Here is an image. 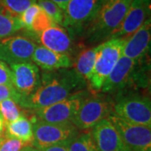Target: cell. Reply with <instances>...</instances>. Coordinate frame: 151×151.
Returning <instances> with one entry per match:
<instances>
[{
    "label": "cell",
    "instance_id": "cell-32",
    "mask_svg": "<svg viewBox=\"0 0 151 151\" xmlns=\"http://www.w3.org/2000/svg\"><path fill=\"white\" fill-rule=\"evenodd\" d=\"M21 151H40L39 150H37L36 148L33 147L31 145H28L26 147H24Z\"/></svg>",
    "mask_w": 151,
    "mask_h": 151
},
{
    "label": "cell",
    "instance_id": "cell-1",
    "mask_svg": "<svg viewBox=\"0 0 151 151\" xmlns=\"http://www.w3.org/2000/svg\"><path fill=\"white\" fill-rule=\"evenodd\" d=\"M85 81L73 70L44 71L35 91L19 102L21 108L36 110L64 100L81 91Z\"/></svg>",
    "mask_w": 151,
    "mask_h": 151
},
{
    "label": "cell",
    "instance_id": "cell-33",
    "mask_svg": "<svg viewBox=\"0 0 151 151\" xmlns=\"http://www.w3.org/2000/svg\"><path fill=\"white\" fill-rule=\"evenodd\" d=\"M4 130V122L2 117H0V135L3 134Z\"/></svg>",
    "mask_w": 151,
    "mask_h": 151
},
{
    "label": "cell",
    "instance_id": "cell-5",
    "mask_svg": "<svg viewBox=\"0 0 151 151\" xmlns=\"http://www.w3.org/2000/svg\"><path fill=\"white\" fill-rule=\"evenodd\" d=\"M114 100L106 95H92L86 97L72 120L77 129H92L101 120L113 113Z\"/></svg>",
    "mask_w": 151,
    "mask_h": 151
},
{
    "label": "cell",
    "instance_id": "cell-17",
    "mask_svg": "<svg viewBox=\"0 0 151 151\" xmlns=\"http://www.w3.org/2000/svg\"><path fill=\"white\" fill-rule=\"evenodd\" d=\"M34 64L45 71L68 69L72 66V57L65 54L52 51L42 45H37L31 59Z\"/></svg>",
    "mask_w": 151,
    "mask_h": 151
},
{
    "label": "cell",
    "instance_id": "cell-34",
    "mask_svg": "<svg viewBox=\"0 0 151 151\" xmlns=\"http://www.w3.org/2000/svg\"><path fill=\"white\" fill-rule=\"evenodd\" d=\"M1 135H2V134H1ZM1 135H0V139H1Z\"/></svg>",
    "mask_w": 151,
    "mask_h": 151
},
{
    "label": "cell",
    "instance_id": "cell-3",
    "mask_svg": "<svg viewBox=\"0 0 151 151\" xmlns=\"http://www.w3.org/2000/svg\"><path fill=\"white\" fill-rule=\"evenodd\" d=\"M113 114L130 124L151 127L150 99L134 92L118 93L114 101Z\"/></svg>",
    "mask_w": 151,
    "mask_h": 151
},
{
    "label": "cell",
    "instance_id": "cell-12",
    "mask_svg": "<svg viewBox=\"0 0 151 151\" xmlns=\"http://www.w3.org/2000/svg\"><path fill=\"white\" fill-rule=\"evenodd\" d=\"M150 0H133L122 23L108 40L129 36L150 18Z\"/></svg>",
    "mask_w": 151,
    "mask_h": 151
},
{
    "label": "cell",
    "instance_id": "cell-18",
    "mask_svg": "<svg viewBox=\"0 0 151 151\" xmlns=\"http://www.w3.org/2000/svg\"><path fill=\"white\" fill-rule=\"evenodd\" d=\"M34 123L27 116H21L19 119L4 124V134L9 138H14L25 142L31 145L34 137Z\"/></svg>",
    "mask_w": 151,
    "mask_h": 151
},
{
    "label": "cell",
    "instance_id": "cell-35",
    "mask_svg": "<svg viewBox=\"0 0 151 151\" xmlns=\"http://www.w3.org/2000/svg\"><path fill=\"white\" fill-rule=\"evenodd\" d=\"M0 117H1V114H0Z\"/></svg>",
    "mask_w": 151,
    "mask_h": 151
},
{
    "label": "cell",
    "instance_id": "cell-2",
    "mask_svg": "<svg viewBox=\"0 0 151 151\" xmlns=\"http://www.w3.org/2000/svg\"><path fill=\"white\" fill-rule=\"evenodd\" d=\"M133 0H102L100 8L92 21L85 29L90 43L108 40L126 15Z\"/></svg>",
    "mask_w": 151,
    "mask_h": 151
},
{
    "label": "cell",
    "instance_id": "cell-22",
    "mask_svg": "<svg viewBox=\"0 0 151 151\" xmlns=\"http://www.w3.org/2000/svg\"><path fill=\"white\" fill-rule=\"evenodd\" d=\"M68 151H98L90 133L77 135L70 141Z\"/></svg>",
    "mask_w": 151,
    "mask_h": 151
},
{
    "label": "cell",
    "instance_id": "cell-24",
    "mask_svg": "<svg viewBox=\"0 0 151 151\" xmlns=\"http://www.w3.org/2000/svg\"><path fill=\"white\" fill-rule=\"evenodd\" d=\"M55 24H55L53 20L50 19V17L42 9H40V10L38 12V14L33 20L30 32L33 33L35 35H37L38 34L41 33L45 29L51 27Z\"/></svg>",
    "mask_w": 151,
    "mask_h": 151
},
{
    "label": "cell",
    "instance_id": "cell-14",
    "mask_svg": "<svg viewBox=\"0 0 151 151\" xmlns=\"http://www.w3.org/2000/svg\"><path fill=\"white\" fill-rule=\"evenodd\" d=\"M151 42V19L149 18L136 31L126 37L122 55L141 61L150 53Z\"/></svg>",
    "mask_w": 151,
    "mask_h": 151
},
{
    "label": "cell",
    "instance_id": "cell-11",
    "mask_svg": "<svg viewBox=\"0 0 151 151\" xmlns=\"http://www.w3.org/2000/svg\"><path fill=\"white\" fill-rule=\"evenodd\" d=\"M108 118L129 150L151 151V127L130 124L113 113Z\"/></svg>",
    "mask_w": 151,
    "mask_h": 151
},
{
    "label": "cell",
    "instance_id": "cell-20",
    "mask_svg": "<svg viewBox=\"0 0 151 151\" xmlns=\"http://www.w3.org/2000/svg\"><path fill=\"white\" fill-rule=\"evenodd\" d=\"M23 29L19 18L0 4V40L10 37Z\"/></svg>",
    "mask_w": 151,
    "mask_h": 151
},
{
    "label": "cell",
    "instance_id": "cell-9",
    "mask_svg": "<svg viewBox=\"0 0 151 151\" xmlns=\"http://www.w3.org/2000/svg\"><path fill=\"white\" fill-rule=\"evenodd\" d=\"M37 46L36 41L29 32L12 35L0 40V60L9 65L29 62Z\"/></svg>",
    "mask_w": 151,
    "mask_h": 151
},
{
    "label": "cell",
    "instance_id": "cell-27",
    "mask_svg": "<svg viewBox=\"0 0 151 151\" xmlns=\"http://www.w3.org/2000/svg\"><path fill=\"white\" fill-rule=\"evenodd\" d=\"M28 145H29L19 139L9 138L3 134L1 135L0 151H21Z\"/></svg>",
    "mask_w": 151,
    "mask_h": 151
},
{
    "label": "cell",
    "instance_id": "cell-15",
    "mask_svg": "<svg viewBox=\"0 0 151 151\" xmlns=\"http://www.w3.org/2000/svg\"><path fill=\"white\" fill-rule=\"evenodd\" d=\"M35 41L52 51L71 56L75 45L72 35L65 28L55 24L35 35Z\"/></svg>",
    "mask_w": 151,
    "mask_h": 151
},
{
    "label": "cell",
    "instance_id": "cell-16",
    "mask_svg": "<svg viewBox=\"0 0 151 151\" xmlns=\"http://www.w3.org/2000/svg\"><path fill=\"white\" fill-rule=\"evenodd\" d=\"M90 134L98 151H129L109 118L97 123Z\"/></svg>",
    "mask_w": 151,
    "mask_h": 151
},
{
    "label": "cell",
    "instance_id": "cell-29",
    "mask_svg": "<svg viewBox=\"0 0 151 151\" xmlns=\"http://www.w3.org/2000/svg\"><path fill=\"white\" fill-rule=\"evenodd\" d=\"M0 85L13 86L10 68L4 61H0Z\"/></svg>",
    "mask_w": 151,
    "mask_h": 151
},
{
    "label": "cell",
    "instance_id": "cell-21",
    "mask_svg": "<svg viewBox=\"0 0 151 151\" xmlns=\"http://www.w3.org/2000/svg\"><path fill=\"white\" fill-rule=\"evenodd\" d=\"M25 112H23L19 103L13 99H5L0 102V114L4 119V124L11 123L21 116H26Z\"/></svg>",
    "mask_w": 151,
    "mask_h": 151
},
{
    "label": "cell",
    "instance_id": "cell-7",
    "mask_svg": "<svg viewBox=\"0 0 151 151\" xmlns=\"http://www.w3.org/2000/svg\"><path fill=\"white\" fill-rule=\"evenodd\" d=\"M86 97V92L79 91L60 102L36 109L35 116L38 120L50 124H72V120Z\"/></svg>",
    "mask_w": 151,
    "mask_h": 151
},
{
    "label": "cell",
    "instance_id": "cell-13",
    "mask_svg": "<svg viewBox=\"0 0 151 151\" xmlns=\"http://www.w3.org/2000/svg\"><path fill=\"white\" fill-rule=\"evenodd\" d=\"M9 66L13 86L21 97V101L23 98L32 94L37 88L40 79L39 67L30 61L11 64Z\"/></svg>",
    "mask_w": 151,
    "mask_h": 151
},
{
    "label": "cell",
    "instance_id": "cell-30",
    "mask_svg": "<svg viewBox=\"0 0 151 151\" xmlns=\"http://www.w3.org/2000/svg\"><path fill=\"white\" fill-rule=\"evenodd\" d=\"M71 140L65 141L62 143H60L57 145H54L49 146L47 148L45 149H41L39 150L40 151H68V147H69V144Z\"/></svg>",
    "mask_w": 151,
    "mask_h": 151
},
{
    "label": "cell",
    "instance_id": "cell-31",
    "mask_svg": "<svg viewBox=\"0 0 151 151\" xmlns=\"http://www.w3.org/2000/svg\"><path fill=\"white\" fill-rule=\"evenodd\" d=\"M51 1L54 2L55 4H56L62 10H64L66 4L70 2V0H51Z\"/></svg>",
    "mask_w": 151,
    "mask_h": 151
},
{
    "label": "cell",
    "instance_id": "cell-4",
    "mask_svg": "<svg viewBox=\"0 0 151 151\" xmlns=\"http://www.w3.org/2000/svg\"><path fill=\"white\" fill-rule=\"evenodd\" d=\"M125 40L126 37L109 39L99 45L95 65L87 79L89 86L93 92L102 89L105 79L122 56Z\"/></svg>",
    "mask_w": 151,
    "mask_h": 151
},
{
    "label": "cell",
    "instance_id": "cell-23",
    "mask_svg": "<svg viewBox=\"0 0 151 151\" xmlns=\"http://www.w3.org/2000/svg\"><path fill=\"white\" fill-rule=\"evenodd\" d=\"M39 6L43 9L55 24L62 25L63 23V10L51 0H37Z\"/></svg>",
    "mask_w": 151,
    "mask_h": 151
},
{
    "label": "cell",
    "instance_id": "cell-26",
    "mask_svg": "<svg viewBox=\"0 0 151 151\" xmlns=\"http://www.w3.org/2000/svg\"><path fill=\"white\" fill-rule=\"evenodd\" d=\"M40 9L41 8L36 3L35 4L29 6L28 9H26L22 14L19 15L20 23L23 26V29H24V31H28V32L31 31L33 20L35 15L38 14V12L40 10Z\"/></svg>",
    "mask_w": 151,
    "mask_h": 151
},
{
    "label": "cell",
    "instance_id": "cell-25",
    "mask_svg": "<svg viewBox=\"0 0 151 151\" xmlns=\"http://www.w3.org/2000/svg\"><path fill=\"white\" fill-rule=\"evenodd\" d=\"M37 3V0H0L3 5L11 14L19 16L29 6Z\"/></svg>",
    "mask_w": 151,
    "mask_h": 151
},
{
    "label": "cell",
    "instance_id": "cell-28",
    "mask_svg": "<svg viewBox=\"0 0 151 151\" xmlns=\"http://www.w3.org/2000/svg\"><path fill=\"white\" fill-rule=\"evenodd\" d=\"M9 98L13 99L18 103H19L21 97L16 92V90L13 86L0 85V102L5 99H9Z\"/></svg>",
    "mask_w": 151,
    "mask_h": 151
},
{
    "label": "cell",
    "instance_id": "cell-6",
    "mask_svg": "<svg viewBox=\"0 0 151 151\" xmlns=\"http://www.w3.org/2000/svg\"><path fill=\"white\" fill-rule=\"evenodd\" d=\"M102 0H70L63 10L62 26L73 35L84 32L100 8Z\"/></svg>",
    "mask_w": 151,
    "mask_h": 151
},
{
    "label": "cell",
    "instance_id": "cell-10",
    "mask_svg": "<svg viewBox=\"0 0 151 151\" xmlns=\"http://www.w3.org/2000/svg\"><path fill=\"white\" fill-rule=\"evenodd\" d=\"M141 61L122 55L105 79L101 89L102 92L119 93L125 92L129 88H134L136 72Z\"/></svg>",
    "mask_w": 151,
    "mask_h": 151
},
{
    "label": "cell",
    "instance_id": "cell-8",
    "mask_svg": "<svg viewBox=\"0 0 151 151\" xmlns=\"http://www.w3.org/2000/svg\"><path fill=\"white\" fill-rule=\"evenodd\" d=\"M78 130L73 124H50L37 119L33 125L34 137L31 146L41 150L65 141L72 140L78 135Z\"/></svg>",
    "mask_w": 151,
    "mask_h": 151
},
{
    "label": "cell",
    "instance_id": "cell-19",
    "mask_svg": "<svg viewBox=\"0 0 151 151\" xmlns=\"http://www.w3.org/2000/svg\"><path fill=\"white\" fill-rule=\"evenodd\" d=\"M100 45L81 50L73 61V70L81 80L87 81L94 67Z\"/></svg>",
    "mask_w": 151,
    "mask_h": 151
}]
</instances>
